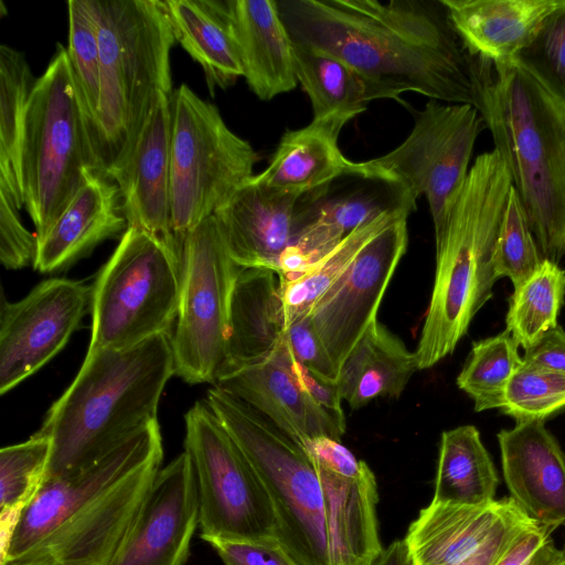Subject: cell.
Segmentation results:
<instances>
[{"label":"cell","instance_id":"6da1fadb","mask_svg":"<svg viewBox=\"0 0 565 565\" xmlns=\"http://www.w3.org/2000/svg\"><path fill=\"white\" fill-rule=\"evenodd\" d=\"M296 43L333 55L385 92L477 108L472 55L440 0H284Z\"/></svg>","mask_w":565,"mask_h":565},{"label":"cell","instance_id":"7a4b0ae2","mask_svg":"<svg viewBox=\"0 0 565 565\" xmlns=\"http://www.w3.org/2000/svg\"><path fill=\"white\" fill-rule=\"evenodd\" d=\"M158 420L73 472L45 479L1 546V563L109 565L161 469Z\"/></svg>","mask_w":565,"mask_h":565},{"label":"cell","instance_id":"3957f363","mask_svg":"<svg viewBox=\"0 0 565 565\" xmlns=\"http://www.w3.org/2000/svg\"><path fill=\"white\" fill-rule=\"evenodd\" d=\"M479 110L543 259L565 256V108L519 61L472 55Z\"/></svg>","mask_w":565,"mask_h":565},{"label":"cell","instance_id":"277c9868","mask_svg":"<svg viewBox=\"0 0 565 565\" xmlns=\"http://www.w3.org/2000/svg\"><path fill=\"white\" fill-rule=\"evenodd\" d=\"M172 375L170 332L124 350L87 351L76 377L40 428L52 443L45 479L90 465L158 420L159 399Z\"/></svg>","mask_w":565,"mask_h":565},{"label":"cell","instance_id":"5b68a950","mask_svg":"<svg viewBox=\"0 0 565 565\" xmlns=\"http://www.w3.org/2000/svg\"><path fill=\"white\" fill-rule=\"evenodd\" d=\"M509 169L493 149L477 157L435 241L429 305L416 347L419 370L451 354L476 313L493 295V253L512 189Z\"/></svg>","mask_w":565,"mask_h":565},{"label":"cell","instance_id":"8992f818","mask_svg":"<svg viewBox=\"0 0 565 565\" xmlns=\"http://www.w3.org/2000/svg\"><path fill=\"white\" fill-rule=\"evenodd\" d=\"M87 1L100 50L97 154L111 178L131 156L158 95H172L175 38L163 1Z\"/></svg>","mask_w":565,"mask_h":565},{"label":"cell","instance_id":"52a82bcc","mask_svg":"<svg viewBox=\"0 0 565 565\" xmlns=\"http://www.w3.org/2000/svg\"><path fill=\"white\" fill-rule=\"evenodd\" d=\"M102 172L67 51L55 52L32 87L20 153L24 206L42 239L89 172Z\"/></svg>","mask_w":565,"mask_h":565},{"label":"cell","instance_id":"ba28073f","mask_svg":"<svg viewBox=\"0 0 565 565\" xmlns=\"http://www.w3.org/2000/svg\"><path fill=\"white\" fill-rule=\"evenodd\" d=\"M205 402L265 484L279 545L296 565H333L322 489L303 446L216 386L207 391Z\"/></svg>","mask_w":565,"mask_h":565},{"label":"cell","instance_id":"9c48e42d","mask_svg":"<svg viewBox=\"0 0 565 565\" xmlns=\"http://www.w3.org/2000/svg\"><path fill=\"white\" fill-rule=\"evenodd\" d=\"M172 97V231L181 258L185 236L254 175L258 154L186 84Z\"/></svg>","mask_w":565,"mask_h":565},{"label":"cell","instance_id":"30bf717a","mask_svg":"<svg viewBox=\"0 0 565 565\" xmlns=\"http://www.w3.org/2000/svg\"><path fill=\"white\" fill-rule=\"evenodd\" d=\"M181 276V264L164 246L128 226L93 287L88 351L124 350L170 332Z\"/></svg>","mask_w":565,"mask_h":565},{"label":"cell","instance_id":"8fae6325","mask_svg":"<svg viewBox=\"0 0 565 565\" xmlns=\"http://www.w3.org/2000/svg\"><path fill=\"white\" fill-rule=\"evenodd\" d=\"M185 428L184 450L196 480L201 539L278 542L277 518L265 484L205 401L189 409Z\"/></svg>","mask_w":565,"mask_h":565},{"label":"cell","instance_id":"7c38bea8","mask_svg":"<svg viewBox=\"0 0 565 565\" xmlns=\"http://www.w3.org/2000/svg\"><path fill=\"white\" fill-rule=\"evenodd\" d=\"M483 126L475 106L430 99L415 115L411 134L398 147L379 158L355 162L354 174L395 183L416 201L424 195L437 241L466 182Z\"/></svg>","mask_w":565,"mask_h":565},{"label":"cell","instance_id":"4fadbf2b","mask_svg":"<svg viewBox=\"0 0 565 565\" xmlns=\"http://www.w3.org/2000/svg\"><path fill=\"white\" fill-rule=\"evenodd\" d=\"M181 264L174 375L189 384H214L225 361L231 297L242 268L230 257L214 215L185 236Z\"/></svg>","mask_w":565,"mask_h":565},{"label":"cell","instance_id":"5bb4252c","mask_svg":"<svg viewBox=\"0 0 565 565\" xmlns=\"http://www.w3.org/2000/svg\"><path fill=\"white\" fill-rule=\"evenodd\" d=\"M395 215L359 252L308 313L338 372L377 311L408 245L407 218Z\"/></svg>","mask_w":565,"mask_h":565},{"label":"cell","instance_id":"9a60e30c","mask_svg":"<svg viewBox=\"0 0 565 565\" xmlns=\"http://www.w3.org/2000/svg\"><path fill=\"white\" fill-rule=\"evenodd\" d=\"M93 288L52 278L15 302L2 296L0 309V393L6 394L56 355L78 328Z\"/></svg>","mask_w":565,"mask_h":565},{"label":"cell","instance_id":"2e32d148","mask_svg":"<svg viewBox=\"0 0 565 565\" xmlns=\"http://www.w3.org/2000/svg\"><path fill=\"white\" fill-rule=\"evenodd\" d=\"M319 476L333 565H371L383 551L376 479L340 440L302 443Z\"/></svg>","mask_w":565,"mask_h":565},{"label":"cell","instance_id":"e0dca14e","mask_svg":"<svg viewBox=\"0 0 565 565\" xmlns=\"http://www.w3.org/2000/svg\"><path fill=\"white\" fill-rule=\"evenodd\" d=\"M415 209L416 200L405 190L376 178L358 175L351 185L333 189L331 182L313 190L297 202L295 243L285 255L278 275L288 277L300 273L355 230L385 213Z\"/></svg>","mask_w":565,"mask_h":565},{"label":"cell","instance_id":"ac0fdd59","mask_svg":"<svg viewBox=\"0 0 565 565\" xmlns=\"http://www.w3.org/2000/svg\"><path fill=\"white\" fill-rule=\"evenodd\" d=\"M198 525L196 480L184 450L157 473L109 565H184Z\"/></svg>","mask_w":565,"mask_h":565},{"label":"cell","instance_id":"d6986e66","mask_svg":"<svg viewBox=\"0 0 565 565\" xmlns=\"http://www.w3.org/2000/svg\"><path fill=\"white\" fill-rule=\"evenodd\" d=\"M172 95L160 93L117 183L128 226H138L181 264L172 231L171 205ZM182 269V265H181Z\"/></svg>","mask_w":565,"mask_h":565},{"label":"cell","instance_id":"ffe728a7","mask_svg":"<svg viewBox=\"0 0 565 565\" xmlns=\"http://www.w3.org/2000/svg\"><path fill=\"white\" fill-rule=\"evenodd\" d=\"M214 386L246 403L301 445L318 437L341 441L345 431V420L316 403L300 383L285 337L269 356L223 375Z\"/></svg>","mask_w":565,"mask_h":565},{"label":"cell","instance_id":"44dd1931","mask_svg":"<svg viewBox=\"0 0 565 565\" xmlns=\"http://www.w3.org/2000/svg\"><path fill=\"white\" fill-rule=\"evenodd\" d=\"M300 198L274 190L253 175L213 214L230 257L242 268L279 274L295 243Z\"/></svg>","mask_w":565,"mask_h":565},{"label":"cell","instance_id":"7402d4cb","mask_svg":"<svg viewBox=\"0 0 565 565\" xmlns=\"http://www.w3.org/2000/svg\"><path fill=\"white\" fill-rule=\"evenodd\" d=\"M497 437L511 498L551 532L565 526V455L545 422L516 423Z\"/></svg>","mask_w":565,"mask_h":565},{"label":"cell","instance_id":"603a6c76","mask_svg":"<svg viewBox=\"0 0 565 565\" xmlns=\"http://www.w3.org/2000/svg\"><path fill=\"white\" fill-rule=\"evenodd\" d=\"M564 0H440L469 54L508 63L533 42Z\"/></svg>","mask_w":565,"mask_h":565},{"label":"cell","instance_id":"cb8c5ba5","mask_svg":"<svg viewBox=\"0 0 565 565\" xmlns=\"http://www.w3.org/2000/svg\"><path fill=\"white\" fill-rule=\"evenodd\" d=\"M127 227L117 183L104 173L89 172L47 234L38 241L33 266L41 273L64 268Z\"/></svg>","mask_w":565,"mask_h":565},{"label":"cell","instance_id":"d4e9b609","mask_svg":"<svg viewBox=\"0 0 565 565\" xmlns=\"http://www.w3.org/2000/svg\"><path fill=\"white\" fill-rule=\"evenodd\" d=\"M243 65V77L262 100L292 90L294 41L275 0H227Z\"/></svg>","mask_w":565,"mask_h":565},{"label":"cell","instance_id":"484cf974","mask_svg":"<svg viewBox=\"0 0 565 565\" xmlns=\"http://www.w3.org/2000/svg\"><path fill=\"white\" fill-rule=\"evenodd\" d=\"M285 332L279 275L268 268H241L232 291L226 354L217 380L269 356Z\"/></svg>","mask_w":565,"mask_h":565},{"label":"cell","instance_id":"4316f807","mask_svg":"<svg viewBox=\"0 0 565 565\" xmlns=\"http://www.w3.org/2000/svg\"><path fill=\"white\" fill-rule=\"evenodd\" d=\"M347 122L335 117L312 119L303 128L286 131L269 164L255 179L274 190L302 196L354 174L355 162L347 159L338 145Z\"/></svg>","mask_w":565,"mask_h":565},{"label":"cell","instance_id":"83f0119b","mask_svg":"<svg viewBox=\"0 0 565 565\" xmlns=\"http://www.w3.org/2000/svg\"><path fill=\"white\" fill-rule=\"evenodd\" d=\"M511 498L484 505L431 501L422 509L405 536L415 565H454L488 539Z\"/></svg>","mask_w":565,"mask_h":565},{"label":"cell","instance_id":"f1b7e54d","mask_svg":"<svg viewBox=\"0 0 565 565\" xmlns=\"http://www.w3.org/2000/svg\"><path fill=\"white\" fill-rule=\"evenodd\" d=\"M163 2L175 41L201 65L211 95L243 76L227 0Z\"/></svg>","mask_w":565,"mask_h":565},{"label":"cell","instance_id":"f546056e","mask_svg":"<svg viewBox=\"0 0 565 565\" xmlns=\"http://www.w3.org/2000/svg\"><path fill=\"white\" fill-rule=\"evenodd\" d=\"M419 370L415 351L377 320L373 321L339 371L342 401L360 409L380 397H398Z\"/></svg>","mask_w":565,"mask_h":565},{"label":"cell","instance_id":"4dcf8cb0","mask_svg":"<svg viewBox=\"0 0 565 565\" xmlns=\"http://www.w3.org/2000/svg\"><path fill=\"white\" fill-rule=\"evenodd\" d=\"M294 53L297 81L310 99L313 119L349 121L370 102L388 99L383 89L333 55L296 42Z\"/></svg>","mask_w":565,"mask_h":565},{"label":"cell","instance_id":"1f68e13d","mask_svg":"<svg viewBox=\"0 0 565 565\" xmlns=\"http://www.w3.org/2000/svg\"><path fill=\"white\" fill-rule=\"evenodd\" d=\"M498 486L497 469L475 426L441 433L431 501L484 505L495 500Z\"/></svg>","mask_w":565,"mask_h":565},{"label":"cell","instance_id":"d6a6232c","mask_svg":"<svg viewBox=\"0 0 565 565\" xmlns=\"http://www.w3.org/2000/svg\"><path fill=\"white\" fill-rule=\"evenodd\" d=\"M411 210L385 213L355 230L337 247L298 274L279 277L286 329L307 316L319 298L342 277L362 247L395 215Z\"/></svg>","mask_w":565,"mask_h":565},{"label":"cell","instance_id":"836d02e7","mask_svg":"<svg viewBox=\"0 0 565 565\" xmlns=\"http://www.w3.org/2000/svg\"><path fill=\"white\" fill-rule=\"evenodd\" d=\"M35 79L24 54L9 45L1 44L0 185L11 188L21 195V141L26 106Z\"/></svg>","mask_w":565,"mask_h":565},{"label":"cell","instance_id":"e575fe53","mask_svg":"<svg viewBox=\"0 0 565 565\" xmlns=\"http://www.w3.org/2000/svg\"><path fill=\"white\" fill-rule=\"evenodd\" d=\"M565 297V270L543 259L537 270L514 289L507 313V330L524 350L557 326Z\"/></svg>","mask_w":565,"mask_h":565},{"label":"cell","instance_id":"d590c367","mask_svg":"<svg viewBox=\"0 0 565 565\" xmlns=\"http://www.w3.org/2000/svg\"><path fill=\"white\" fill-rule=\"evenodd\" d=\"M51 450L50 437L40 430L28 440L0 450L1 545L44 482Z\"/></svg>","mask_w":565,"mask_h":565},{"label":"cell","instance_id":"8d00e7d4","mask_svg":"<svg viewBox=\"0 0 565 565\" xmlns=\"http://www.w3.org/2000/svg\"><path fill=\"white\" fill-rule=\"evenodd\" d=\"M522 362L519 344L505 330L472 343L457 385L471 397L476 412L502 408L508 384Z\"/></svg>","mask_w":565,"mask_h":565},{"label":"cell","instance_id":"74e56055","mask_svg":"<svg viewBox=\"0 0 565 565\" xmlns=\"http://www.w3.org/2000/svg\"><path fill=\"white\" fill-rule=\"evenodd\" d=\"M67 13L66 51L97 154L96 118L100 95V50L97 26L87 0H68Z\"/></svg>","mask_w":565,"mask_h":565},{"label":"cell","instance_id":"f35d334b","mask_svg":"<svg viewBox=\"0 0 565 565\" xmlns=\"http://www.w3.org/2000/svg\"><path fill=\"white\" fill-rule=\"evenodd\" d=\"M542 262L524 207L512 186L494 246V274L497 278L508 277L516 289L537 270Z\"/></svg>","mask_w":565,"mask_h":565},{"label":"cell","instance_id":"ab89813d","mask_svg":"<svg viewBox=\"0 0 565 565\" xmlns=\"http://www.w3.org/2000/svg\"><path fill=\"white\" fill-rule=\"evenodd\" d=\"M565 407V374L523 361L512 375L502 412L516 423L545 420Z\"/></svg>","mask_w":565,"mask_h":565},{"label":"cell","instance_id":"60d3db41","mask_svg":"<svg viewBox=\"0 0 565 565\" xmlns=\"http://www.w3.org/2000/svg\"><path fill=\"white\" fill-rule=\"evenodd\" d=\"M516 60L565 108V0Z\"/></svg>","mask_w":565,"mask_h":565},{"label":"cell","instance_id":"b9f144b4","mask_svg":"<svg viewBox=\"0 0 565 565\" xmlns=\"http://www.w3.org/2000/svg\"><path fill=\"white\" fill-rule=\"evenodd\" d=\"M21 195L0 186V262L6 269H20L34 263L38 238L23 225Z\"/></svg>","mask_w":565,"mask_h":565},{"label":"cell","instance_id":"7bdbcfd3","mask_svg":"<svg viewBox=\"0 0 565 565\" xmlns=\"http://www.w3.org/2000/svg\"><path fill=\"white\" fill-rule=\"evenodd\" d=\"M285 341L295 359L315 376L329 383L338 382L339 372L308 315L288 326Z\"/></svg>","mask_w":565,"mask_h":565},{"label":"cell","instance_id":"ee69618b","mask_svg":"<svg viewBox=\"0 0 565 565\" xmlns=\"http://www.w3.org/2000/svg\"><path fill=\"white\" fill-rule=\"evenodd\" d=\"M533 523L535 521L511 498L488 539L471 555L454 565H495L516 535Z\"/></svg>","mask_w":565,"mask_h":565},{"label":"cell","instance_id":"f6af8a7d","mask_svg":"<svg viewBox=\"0 0 565 565\" xmlns=\"http://www.w3.org/2000/svg\"><path fill=\"white\" fill-rule=\"evenodd\" d=\"M224 565H296L278 542L210 540Z\"/></svg>","mask_w":565,"mask_h":565},{"label":"cell","instance_id":"bcb514c9","mask_svg":"<svg viewBox=\"0 0 565 565\" xmlns=\"http://www.w3.org/2000/svg\"><path fill=\"white\" fill-rule=\"evenodd\" d=\"M524 351L523 361L565 374V331L558 324Z\"/></svg>","mask_w":565,"mask_h":565},{"label":"cell","instance_id":"7dc6e473","mask_svg":"<svg viewBox=\"0 0 565 565\" xmlns=\"http://www.w3.org/2000/svg\"><path fill=\"white\" fill-rule=\"evenodd\" d=\"M551 531L533 523L521 531L495 565H530L536 553L551 540Z\"/></svg>","mask_w":565,"mask_h":565},{"label":"cell","instance_id":"c3c4849f","mask_svg":"<svg viewBox=\"0 0 565 565\" xmlns=\"http://www.w3.org/2000/svg\"><path fill=\"white\" fill-rule=\"evenodd\" d=\"M290 360L291 366L297 377L299 379L300 383L308 392V394L316 401V403H318L321 407H323L326 411H328L339 419L345 420L342 411V398L340 396L337 383L324 382L319 377L315 376L310 371H308L295 359L291 351Z\"/></svg>","mask_w":565,"mask_h":565},{"label":"cell","instance_id":"681fc988","mask_svg":"<svg viewBox=\"0 0 565 565\" xmlns=\"http://www.w3.org/2000/svg\"><path fill=\"white\" fill-rule=\"evenodd\" d=\"M371 565H415L405 540H397L375 557Z\"/></svg>","mask_w":565,"mask_h":565},{"label":"cell","instance_id":"f907efd6","mask_svg":"<svg viewBox=\"0 0 565 565\" xmlns=\"http://www.w3.org/2000/svg\"><path fill=\"white\" fill-rule=\"evenodd\" d=\"M530 565H565V551L556 548L553 541L548 540Z\"/></svg>","mask_w":565,"mask_h":565},{"label":"cell","instance_id":"816d5d0a","mask_svg":"<svg viewBox=\"0 0 565 565\" xmlns=\"http://www.w3.org/2000/svg\"><path fill=\"white\" fill-rule=\"evenodd\" d=\"M0 565H17V564H13V563H3V564H0Z\"/></svg>","mask_w":565,"mask_h":565},{"label":"cell","instance_id":"f5cc1de1","mask_svg":"<svg viewBox=\"0 0 565 565\" xmlns=\"http://www.w3.org/2000/svg\"><path fill=\"white\" fill-rule=\"evenodd\" d=\"M565 551V550H564Z\"/></svg>","mask_w":565,"mask_h":565}]
</instances>
